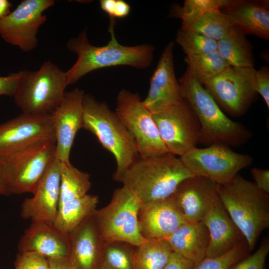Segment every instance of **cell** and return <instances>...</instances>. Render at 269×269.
<instances>
[{
	"label": "cell",
	"instance_id": "ba28073f",
	"mask_svg": "<svg viewBox=\"0 0 269 269\" xmlns=\"http://www.w3.org/2000/svg\"><path fill=\"white\" fill-rule=\"evenodd\" d=\"M56 158V140L38 142L0 156V168L12 194H33Z\"/></svg>",
	"mask_w": 269,
	"mask_h": 269
},
{
	"label": "cell",
	"instance_id": "83f0119b",
	"mask_svg": "<svg viewBox=\"0 0 269 269\" xmlns=\"http://www.w3.org/2000/svg\"><path fill=\"white\" fill-rule=\"evenodd\" d=\"M91 186L88 173L79 170L70 162H62L59 207L86 195Z\"/></svg>",
	"mask_w": 269,
	"mask_h": 269
},
{
	"label": "cell",
	"instance_id": "5bb4252c",
	"mask_svg": "<svg viewBox=\"0 0 269 269\" xmlns=\"http://www.w3.org/2000/svg\"><path fill=\"white\" fill-rule=\"evenodd\" d=\"M55 140L51 114L20 115L0 124V156L33 143Z\"/></svg>",
	"mask_w": 269,
	"mask_h": 269
},
{
	"label": "cell",
	"instance_id": "4316f807",
	"mask_svg": "<svg viewBox=\"0 0 269 269\" xmlns=\"http://www.w3.org/2000/svg\"><path fill=\"white\" fill-rule=\"evenodd\" d=\"M172 252L166 239L147 240L133 248V269H163Z\"/></svg>",
	"mask_w": 269,
	"mask_h": 269
},
{
	"label": "cell",
	"instance_id": "ac0fdd59",
	"mask_svg": "<svg viewBox=\"0 0 269 269\" xmlns=\"http://www.w3.org/2000/svg\"><path fill=\"white\" fill-rule=\"evenodd\" d=\"M219 184L202 176H192L182 181L170 196L188 222H200L219 198Z\"/></svg>",
	"mask_w": 269,
	"mask_h": 269
},
{
	"label": "cell",
	"instance_id": "bcb514c9",
	"mask_svg": "<svg viewBox=\"0 0 269 269\" xmlns=\"http://www.w3.org/2000/svg\"><path fill=\"white\" fill-rule=\"evenodd\" d=\"M100 269H107V268H106L105 267H104L103 266H102Z\"/></svg>",
	"mask_w": 269,
	"mask_h": 269
},
{
	"label": "cell",
	"instance_id": "484cf974",
	"mask_svg": "<svg viewBox=\"0 0 269 269\" xmlns=\"http://www.w3.org/2000/svg\"><path fill=\"white\" fill-rule=\"evenodd\" d=\"M245 34L236 26L228 35L217 41L218 51L230 66L254 68L251 47Z\"/></svg>",
	"mask_w": 269,
	"mask_h": 269
},
{
	"label": "cell",
	"instance_id": "3957f363",
	"mask_svg": "<svg viewBox=\"0 0 269 269\" xmlns=\"http://www.w3.org/2000/svg\"><path fill=\"white\" fill-rule=\"evenodd\" d=\"M192 176L172 154L139 156L114 179L127 187L141 203L170 197L179 184Z\"/></svg>",
	"mask_w": 269,
	"mask_h": 269
},
{
	"label": "cell",
	"instance_id": "1f68e13d",
	"mask_svg": "<svg viewBox=\"0 0 269 269\" xmlns=\"http://www.w3.org/2000/svg\"><path fill=\"white\" fill-rule=\"evenodd\" d=\"M176 42L186 56L198 55L217 50V41L199 33L180 29Z\"/></svg>",
	"mask_w": 269,
	"mask_h": 269
},
{
	"label": "cell",
	"instance_id": "ab89813d",
	"mask_svg": "<svg viewBox=\"0 0 269 269\" xmlns=\"http://www.w3.org/2000/svg\"><path fill=\"white\" fill-rule=\"evenodd\" d=\"M251 173L257 187L269 194V170L253 167L251 169Z\"/></svg>",
	"mask_w": 269,
	"mask_h": 269
},
{
	"label": "cell",
	"instance_id": "cb8c5ba5",
	"mask_svg": "<svg viewBox=\"0 0 269 269\" xmlns=\"http://www.w3.org/2000/svg\"><path fill=\"white\" fill-rule=\"evenodd\" d=\"M173 252L194 263L206 256L209 233L201 222H187L165 239Z\"/></svg>",
	"mask_w": 269,
	"mask_h": 269
},
{
	"label": "cell",
	"instance_id": "f6af8a7d",
	"mask_svg": "<svg viewBox=\"0 0 269 269\" xmlns=\"http://www.w3.org/2000/svg\"><path fill=\"white\" fill-rule=\"evenodd\" d=\"M69 269H78L74 265H73L72 264L70 263V267Z\"/></svg>",
	"mask_w": 269,
	"mask_h": 269
},
{
	"label": "cell",
	"instance_id": "9c48e42d",
	"mask_svg": "<svg viewBox=\"0 0 269 269\" xmlns=\"http://www.w3.org/2000/svg\"><path fill=\"white\" fill-rule=\"evenodd\" d=\"M179 159L192 176L206 177L219 185L231 182L253 160L251 155L236 152L223 144L196 147L180 156Z\"/></svg>",
	"mask_w": 269,
	"mask_h": 269
},
{
	"label": "cell",
	"instance_id": "b9f144b4",
	"mask_svg": "<svg viewBox=\"0 0 269 269\" xmlns=\"http://www.w3.org/2000/svg\"><path fill=\"white\" fill-rule=\"evenodd\" d=\"M49 267L48 269H69L70 262L69 259H48Z\"/></svg>",
	"mask_w": 269,
	"mask_h": 269
},
{
	"label": "cell",
	"instance_id": "52a82bcc",
	"mask_svg": "<svg viewBox=\"0 0 269 269\" xmlns=\"http://www.w3.org/2000/svg\"><path fill=\"white\" fill-rule=\"evenodd\" d=\"M141 204L126 186L116 189L110 202L92 215L102 242L136 247L147 241L138 227V212Z\"/></svg>",
	"mask_w": 269,
	"mask_h": 269
},
{
	"label": "cell",
	"instance_id": "60d3db41",
	"mask_svg": "<svg viewBox=\"0 0 269 269\" xmlns=\"http://www.w3.org/2000/svg\"><path fill=\"white\" fill-rule=\"evenodd\" d=\"M194 263L173 252L163 269H192Z\"/></svg>",
	"mask_w": 269,
	"mask_h": 269
},
{
	"label": "cell",
	"instance_id": "e0dca14e",
	"mask_svg": "<svg viewBox=\"0 0 269 269\" xmlns=\"http://www.w3.org/2000/svg\"><path fill=\"white\" fill-rule=\"evenodd\" d=\"M61 167L62 162L55 158L38 182L33 196L22 203V218L31 222H53L59 208Z\"/></svg>",
	"mask_w": 269,
	"mask_h": 269
},
{
	"label": "cell",
	"instance_id": "6da1fadb",
	"mask_svg": "<svg viewBox=\"0 0 269 269\" xmlns=\"http://www.w3.org/2000/svg\"><path fill=\"white\" fill-rule=\"evenodd\" d=\"M114 26L115 19H110L109 30L111 38L104 46L92 45L86 30L67 41L68 50L77 55L76 62L66 72L68 85L88 73L102 68L125 65L142 69L150 65L154 47L147 44L133 46L121 45L115 37Z\"/></svg>",
	"mask_w": 269,
	"mask_h": 269
},
{
	"label": "cell",
	"instance_id": "d4e9b609",
	"mask_svg": "<svg viewBox=\"0 0 269 269\" xmlns=\"http://www.w3.org/2000/svg\"><path fill=\"white\" fill-rule=\"evenodd\" d=\"M99 198L86 194L59 206L54 225L64 233L69 234L97 209Z\"/></svg>",
	"mask_w": 269,
	"mask_h": 269
},
{
	"label": "cell",
	"instance_id": "ee69618b",
	"mask_svg": "<svg viewBox=\"0 0 269 269\" xmlns=\"http://www.w3.org/2000/svg\"><path fill=\"white\" fill-rule=\"evenodd\" d=\"M11 194L12 193L3 177L0 168V196H8Z\"/></svg>",
	"mask_w": 269,
	"mask_h": 269
},
{
	"label": "cell",
	"instance_id": "f546056e",
	"mask_svg": "<svg viewBox=\"0 0 269 269\" xmlns=\"http://www.w3.org/2000/svg\"><path fill=\"white\" fill-rule=\"evenodd\" d=\"M235 27L225 14L220 10H214L198 17L184 29L201 33L217 41Z\"/></svg>",
	"mask_w": 269,
	"mask_h": 269
},
{
	"label": "cell",
	"instance_id": "e575fe53",
	"mask_svg": "<svg viewBox=\"0 0 269 269\" xmlns=\"http://www.w3.org/2000/svg\"><path fill=\"white\" fill-rule=\"evenodd\" d=\"M269 253V239L268 237H266L254 253L238 261L229 269H265Z\"/></svg>",
	"mask_w": 269,
	"mask_h": 269
},
{
	"label": "cell",
	"instance_id": "7bdbcfd3",
	"mask_svg": "<svg viewBox=\"0 0 269 269\" xmlns=\"http://www.w3.org/2000/svg\"><path fill=\"white\" fill-rule=\"evenodd\" d=\"M11 6V3L8 0H0V20L10 13Z\"/></svg>",
	"mask_w": 269,
	"mask_h": 269
},
{
	"label": "cell",
	"instance_id": "4fadbf2b",
	"mask_svg": "<svg viewBox=\"0 0 269 269\" xmlns=\"http://www.w3.org/2000/svg\"><path fill=\"white\" fill-rule=\"evenodd\" d=\"M55 4L53 0H23L0 20V36L7 43L24 52L37 45L38 29L46 20L43 12Z\"/></svg>",
	"mask_w": 269,
	"mask_h": 269
},
{
	"label": "cell",
	"instance_id": "9a60e30c",
	"mask_svg": "<svg viewBox=\"0 0 269 269\" xmlns=\"http://www.w3.org/2000/svg\"><path fill=\"white\" fill-rule=\"evenodd\" d=\"M85 93L78 88L66 92L51 114L56 139V158L70 162V154L77 132L83 128V100Z\"/></svg>",
	"mask_w": 269,
	"mask_h": 269
},
{
	"label": "cell",
	"instance_id": "d6a6232c",
	"mask_svg": "<svg viewBox=\"0 0 269 269\" xmlns=\"http://www.w3.org/2000/svg\"><path fill=\"white\" fill-rule=\"evenodd\" d=\"M129 244L113 242L103 243L102 266L108 269H133Z\"/></svg>",
	"mask_w": 269,
	"mask_h": 269
},
{
	"label": "cell",
	"instance_id": "30bf717a",
	"mask_svg": "<svg viewBox=\"0 0 269 269\" xmlns=\"http://www.w3.org/2000/svg\"><path fill=\"white\" fill-rule=\"evenodd\" d=\"M115 113L134 138L140 157L169 153L152 114L145 107L138 94L121 90L117 98Z\"/></svg>",
	"mask_w": 269,
	"mask_h": 269
},
{
	"label": "cell",
	"instance_id": "4dcf8cb0",
	"mask_svg": "<svg viewBox=\"0 0 269 269\" xmlns=\"http://www.w3.org/2000/svg\"><path fill=\"white\" fill-rule=\"evenodd\" d=\"M229 2V0H185L182 6H174L171 13L181 19V28L184 29L198 17L209 11L220 10Z\"/></svg>",
	"mask_w": 269,
	"mask_h": 269
},
{
	"label": "cell",
	"instance_id": "836d02e7",
	"mask_svg": "<svg viewBox=\"0 0 269 269\" xmlns=\"http://www.w3.org/2000/svg\"><path fill=\"white\" fill-rule=\"evenodd\" d=\"M250 252L245 240L222 255L205 257L194 263L192 269H229L233 264L249 255Z\"/></svg>",
	"mask_w": 269,
	"mask_h": 269
},
{
	"label": "cell",
	"instance_id": "ffe728a7",
	"mask_svg": "<svg viewBox=\"0 0 269 269\" xmlns=\"http://www.w3.org/2000/svg\"><path fill=\"white\" fill-rule=\"evenodd\" d=\"M18 252H32L47 259H69L71 244L69 234L53 223L31 222L21 237Z\"/></svg>",
	"mask_w": 269,
	"mask_h": 269
},
{
	"label": "cell",
	"instance_id": "f1b7e54d",
	"mask_svg": "<svg viewBox=\"0 0 269 269\" xmlns=\"http://www.w3.org/2000/svg\"><path fill=\"white\" fill-rule=\"evenodd\" d=\"M184 61L187 68L202 85L230 66L217 50L186 56Z\"/></svg>",
	"mask_w": 269,
	"mask_h": 269
},
{
	"label": "cell",
	"instance_id": "74e56055",
	"mask_svg": "<svg viewBox=\"0 0 269 269\" xmlns=\"http://www.w3.org/2000/svg\"><path fill=\"white\" fill-rule=\"evenodd\" d=\"M254 87L256 92L260 94L269 108V68L263 66L255 70L254 77Z\"/></svg>",
	"mask_w": 269,
	"mask_h": 269
},
{
	"label": "cell",
	"instance_id": "277c9868",
	"mask_svg": "<svg viewBox=\"0 0 269 269\" xmlns=\"http://www.w3.org/2000/svg\"><path fill=\"white\" fill-rule=\"evenodd\" d=\"M219 196L228 214L252 251L261 234L269 227V196L255 184L237 175L219 185Z\"/></svg>",
	"mask_w": 269,
	"mask_h": 269
},
{
	"label": "cell",
	"instance_id": "d6986e66",
	"mask_svg": "<svg viewBox=\"0 0 269 269\" xmlns=\"http://www.w3.org/2000/svg\"><path fill=\"white\" fill-rule=\"evenodd\" d=\"M187 221L171 198L142 203L138 212V224L146 240L165 239Z\"/></svg>",
	"mask_w": 269,
	"mask_h": 269
},
{
	"label": "cell",
	"instance_id": "5b68a950",
	"mask_svg": "<svg viewBox=\"0 0 269 269\" xmlns=\"http://www.w3.org/2000/svg\"><path fill=\"white\" fill-rule=\"evenodd\" d=\"M83 129L91 132L114 156L117 169L113 177L123 173L139 156L134 138L107 104L89 94L83 100Z\"/></svg>",
	"mask_w": 269,
	"mask_h": 269
},
{
	"label": "cell",
	"instance_id": "44dd1931",
	"mask_svg": "<svg viewBox=\"0 0 269 269\" xmlns=\"http://www.w3.org/2000/svg\"><path fill=\"white\" fill-rule=\"evenodd\" d=\"M209 233L205 257H215L230 251L245 238L232 220L220 198L218 199L202 222Z\"/></svg>",
	"mask_w": 269,
	"mask_h": 269
},
{
	"label": "cell",
	"instance_id": "d590c367",
	"mask_svg": "<svg viewBox=\"0 0 269 269\" xmlns=\"http://www.w3.org/2000/svg\"><path fill=\"white\" fill-rule=\"evenodd\" d=\"M14 269H48V259L32 252H18L14 263Z\"/></svg>",
	"mask_w": 269,
	"mask_h": 269
},
{
	"label": "cell",
	"instance_id": "8d00e7d4",
	"mask_svg": "<svg viewBox=\"0 0 269 269\" xmlns=\"http://www.w3.org/2000/svg\"><path fill=\"white\" fill-rule=\"evenodd\" d=\"M100 4L111 19L125 17L131 10L130 5L123 0H101Z\"/></svg>",
	"mask_w": 269,
	"mask_h": 269
},
{
	"label": "cell",
	"instance_id": "8fae6325",
	"mask_svg": "<svg viewBox=\"0 0 269 269\" xmlns=\"http://www.w3.org/2000/svg\"><path fill=\"white\" fill-rule=\"evenodd\" d=\"M255 71L254 68L229 66L203 86L223 111L232 117H240L256 98Z\"/></svg>",
	"mask_w": 269,
	"mask_h": 269
},
{
	"label": "cell",
	"instance_id": "7c38bea8",
	"mask_svg": "<svg viewBox=\"0 0 269 269\" xmlns=\"http://www.w3.org/2000/svg\"><path fill=\"white\" fill-rule=\"evenodd\" d=\"M152 115L169 153L180 156L199 143V123L185 99Z\"/></svg>",
	"mask_w": 269,
	"mask_h": 269
},
{
	"label": "cell",
	"instance_id": "7a4b0ae2",
	"mask_svg": "<svg viewBox=\"0 0 269 269\" xmlns=\"http://www.w3.org/2000/svg\"><path fill=\"white\" fill-rule=\"evenodd\" d=\"M178 82L183 99L189 103L199 123V143L239 147L251 138V131L229 118L187 68Z\"/></svg>",
	"mask_w": 269,
	"mask_h": 269
},
{
	"label": "cell",
	"instance_id": "2e32d148",
	"mask_svg": "<svg viewBox=\"0 0 269 269\" xmlns=\"http://www.w3.org/2000/svg\"><path fill=\"white\" fill-rule=\"evenodd\" d=\"M174 45L173 41L169 42L163 50L151 77L147 95L142 101L152 114L161 112L183 99L174 71Z\"/></svg>",
	"mask_w": 269,
	"mask_h": 269
},
{
	"label": "cell",
	"instance_id": "603a6c76",
	"mask_svg": "<svg viewBox=\"0 0 269 269\" xmlns=\"http://www.w3.org/2000/svg\"><path fill=\"white\" fill-rule=\"evenodd\" d=\"M220 10L245 34L269 40V1L229 0Z\"/></svg>",
	"mask_w": 269,
	"mask_h": 269
},
{
	"label": "cell",
	"instance_id": "8992f818",
	"mask_svg": "<svg viewBox=\"0 0 269 269\" xmlns=\"http://www.w3.org/2000/svg\"><path fill=\"white\" fill-rule=\"evenodd\" d=\"M68 85L66 72L45 61L37 70H23L13 97L23 113L51 114L62 101Z\"/></svg>",
	"mask_w": 269,
	"mask_h": 269
},
{
	"label": "cell",
	"instance_id": "7402d4cb",
	"mask_svg": "<svg viewBox=\"0 0 269 269\" xmlns=\"http://www.w3.org/2000/svg\"><path fill=\"white\" fill-rule=\"evenodd\" d=\"M92 215L69 234V261L78 269H100L102 266L103 243Z\"/></svg>",
	"mask_w": 269,
	"mask_h": 269
},
{
	"label": "cell",
	"instance_id": "f35d334b",
	"mask_svg": "<svg viewBox=\"0 0 269 269\" xmlns=\"http://www.w3.org/2000/svg\"><path fill=\"white\" fill-rule=\"evenodd\" d=\"M23 70L0 76V95L13 97L22 78Z\"/></svg>",
	"mask_w": 269,
	"mask_h": 269
}]
</instances>
